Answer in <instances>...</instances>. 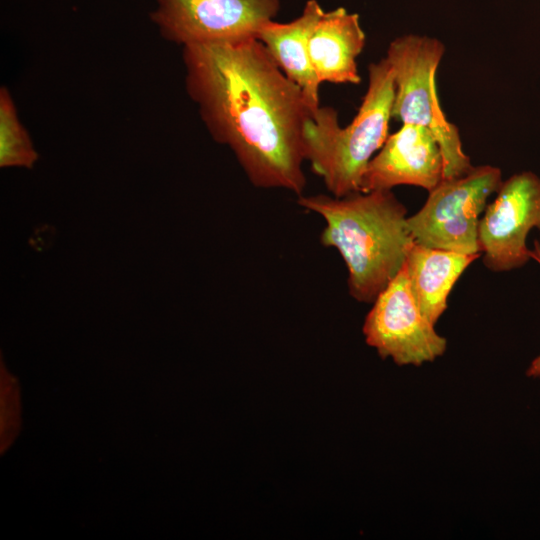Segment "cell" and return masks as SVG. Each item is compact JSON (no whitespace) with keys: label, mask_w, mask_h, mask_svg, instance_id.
<instances>
[{"label":"cell","mask_w":540,"mask_h":540,"mask_svg":"<svg viewBox=\"0 0 540 540\" xmlns=\"http://www.w3.org/2000/svg\"><path fill=\"white\" fill-rule=\"evenodd\" d=\"M185 86L211 137L228 146L252 185L303 195L302 90L256 38L183 47Z\"/></svg>","instance_id":"cell-1"},{"label":"cell","mask_w":540,"mask_h":540,"mask_svg":"<svg viewBox=\"0 0 540 540\" xmlns=\"http://www.w3.org/2000/svg\"><path fill=\"white\" fill-rule=\"evenodd\" d=\"M297 203L324 219L320 241L343 258L350 296L373 303L402 268L414 243L406 207L391 190L343 197L300 195Z\"/></svg>","instance_id":"cell-2"},{"label":"cell","mask_w":540,"mask_h":540,"mask_svg":"<svg viewBox=\"0 0 540 540\" xmlns=\"http://www.w3.org/2000/svg\"><path fill=\"white\" fill-rule=\"evenodd\" d=\"M368 87L353 120L341 127L333 107H319L303 125V151L336 197L361 192L365 170L386 141L394 99L393 70L384 57L368 67Z\"/></svg>","instance_id":"cell-3"},{"label":"cell","mask_w":540,"mask_h":540,"mask_svg":"<svg viewBox=\"0 0 540 540\" xmlns=\"http://www.w3.org/2000/svg\"><path fill=\"white\" fill-rule=\"evenodd\" d=\"M444 52L437 38L408 34L390 42L385 58L394 75L392 118L431 132L443 155L444 179H452L467 174L474 166L463 150L457 126L447 119L437 95L435 75Z\"/></svg>","instance_id":"cell-4"},{"label":"cell","mask_w":540,"mask_h":540,"mask_svg":"<svg viewBox=\"0 0 540 540\" xmlns=\"http://www.w3.org/2000/svg\"><path fill=\"white\" fill-rule=\"evenodd\" d=\"M502 173L491 165L474 166L467 174L443 179L407 225L420 245L462 254H481L478 227L487 199L497 193Z\"/></svg>","instance_id":"cell-5"},{"label":"cell","mask_w":540,"mask_h":540,"mask_svg":"<svg viewBox=\"0 0 540 540\" xmlns=\"http://www.w3.org/2000/svg\"><path fill=\"white\" fill-rule=\"evenodd\" d=\"M280 0H155L150 13L161 36L181 45L235 43L256 38L275 19Z\"/></svg>","instance_id":"cell-6"},{"label":"cell","mask_w":540,"mask_h":540,"mask_svg":"<svg viewBox=\"0 0 540 540\" xmlns=\"http://www.w3.org/2000/svg\"><path fill=\"white\" fill-rule=\"evenodd\" d=\"M434 325L418 306L404 263L373 301L363 334L382 359L391 358L399 366H421L442 356L447 348L446 338Z\"/></svg>","instance_id":"cell-7"},{"label":"cell","mask_w":540,"mask_h":540,"mask_svg":"<svg viewBox=\"0 0 540 540\" xmlns=\"http://www.w3.org/2000/svg\"><path fill=\"white\" fill-rule=\"evenodd\" d=\"M540 225V177L516 173L502 182L495 200L479 221L478 243L483 263L491 271H510L531 258L529 232Z\"/></svg>","instance_id":"cell-8"},{"label":"cell","mask_w":540,"mask_h":540,"mask_svg":"<svg viewBox=\"0 0 540 540\" xmlns=\"http://www.w3.org/2000/svg\"><path fill=\"white\" fill-rule=\"evenodd\" d=\"M443 179V155L435 137L423 126L402 124L369 162L361 192L392 190L399 185L430 192Z\"/></svg>","instance_id":"cell-9"},{"label":"cell","mask_w":540,"mask_h":540,"mask_svg":"<svg viewBox=\"0 0 540 540\" xmlns=\"http://www.w3.org/2000/svg\"><path fill=\"white\" fill-rule=\"evenodd\" d=\"M365 43L358 14L344 7L324 11L308 42L311 65L319 82L359 84L357 57Z\"/></svg>","instance_id":"cell-10"},{"label":"cell","mask_w":540,"mask_h":540,"mask_svg":"<svg viewBox=\"0 0 540 540\" xmlns=\"http://www.w3.org/2000/svg\"><path fill=\"white\" fill-rule=\"evenodd\" d=\"M323 13L317 0H308L297 18L287 23L272 20L256 36L286 77L302 90L313 112L320 107L321 83L311 65L308 42Z\"/></svg>","instance_id":"cell-11"},{"label":"cell","mask_w":540,"mask_h":540,"mask_svg":"<svg viewBox=\"0 0 540 540\" xmlns=\"http://www.w3.org/2000/svg\"><path fill=\"white\" fill-rule=\"evenodd\" d=\"M480 256L427 247L414 241L405 266L418 306L430 322L435 324L445 312L453 286Z\"/></svg>","instance_id":"cell-12"},{"label":"cell","mask_w":540,"mask_h":540,"mask_svg":"<svg viewBox=\"0 0 540 540\" xmlns=\"http://www.w3.org/2000/svg\"><path fill=\"white\" fill-rule=\"evenodd\" d=\"M28 132L18 117L13 98L6 87L0 89V167L31 169L38 160Z\"/></svg>","instance_id":"cell-13"},{"label":"cell","mask_w":540,"mask_h":540,"mask_svg":"<svg viewBox=\"0 0 540 540\" xmlns=\"http://www.w3.org/2000/svg\"><path fill=\"white\" fill-rule=\"evenodd\" d=\"M531 258L540 264V241H534V248L531 250ZM526 376L529 378L540 379V355L535 357L526 370Z\"/></svg>","instance_id":"cell-14"},{"label":"cell","mask_w":540,"mask_h":540,"mask_svg":"<svg viewBox=\"0 0 540 540\" xmlns=\"http://www.w3.org/2000/svg\"><path fill=\"white\" fill-rule=\"evenodd\" d=\"M537 228H538V229H539V231H540V225H539V226H538Z\"/></svg>","instance_id":"cell-15"}]
</instances>
